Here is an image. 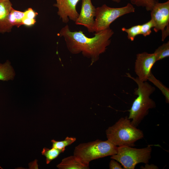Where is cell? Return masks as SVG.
<instances>
[{"label": "cell", "mask_w": 169, "mask_h": 169, "mask_svg": "<svg viewBox=\"0 0 169 169\" xmlns=\"http://www.w3.org/2000/svg\"><path fill=\"white\" fill-rule=\"evenodd\" d=\"M114 33L110 28L95 33L94 36L88 38L82 31H71L68 24L62 28L59 33L63 37L69 51L74 54L82 52L84 56L97 60L100 54L105 52L111 42Z\"/></svg>", "instance_id": "cell-1"}, {"label": "cell", "mask_w": 169, "mask_h": 169, "mask_svg": "<svg viewBox=\"0 0 169 169\" xmlns=\"http://www.w3.org/2000/svg\"><path fill=\"white\" fill-rule=\"evenodd\" d=\"M126 76L133 80L137 84L138 88L134 90V94L137 95L129 110V119H131V124L136 127L139 125L144 118L147 115L149 110L156 107L155 101L150 98L155 90V88L146 81L142 82L137 77L135 78L129 73Z\"/></svg>", "instance_id": "cell-2"}, {"label": "cell", "mask_w": 169, "mask_h": 169, "mask_svg": "<svg viewBox=\"0 0 169 169\" xmlns=\"http://www.w3.org/2000/svg\"><path fill=\"white\" fill-rule=\"evenodd\" d=\"M107 140L118 146H135V143L142 138V131L131 124L127 116L120 118L106 131Z\"/></svg>", "instance_id": "cell-3"}, {"label": "cell", "mask_w": 169, "mask_h": 169, "mask_svg": "<svg viewBox=\"0 0 169 169\" xmlns=\"http://www.w3.org/2000/svg\"><path fill=\"white\" fill-rule=\"evenodd\" d=\"M117 147L108 140H97L80 144L75 147L74 155L84 163L89 164L93 160L116 154Z\"/></svg>", "instance_id": "cell-4"}, {"label": "cell", "mask_w": 169, "mask_h": 169, "mask_svg": "<svg viewBox=\"0 0 169 169\" xmlns=\"http://www.w3.org/2000/svg\"><path fill=\"white\" fill-rule=\"evenodd\" d=\"M151 151L150 145L140 149L129 146H118L117 153L110 158L120 163L123 169H134L138 163L149 162Z\"/></svg>", "instance_id": "cell-5"}, {"label": "cell", "mask_w": 169, "mask_h": 169, "mask_svg": "<svg viewBox=\"0 0 169 169\" xmlns=\"http://www.w3.org/2000/svg\"><path fill=\"white\" fill-rule=\"evenodd\" d=\"M95 18L93 28V32H98L110 28V25L118 18L135 12L132 4L128 3L120 8H111L105 4L95 8Z\"/></svg>", "instance_id": "cell-6"}, {"label": "cell", "mask_w": 169, "mask_h": 169, "mask_svg": "<svg viewBox=\"0 0 169 169\" xmlns=\"http://www.w3.org/2000/svg\"><path fill=\"white\" fill-rule=\"evenodd\" d=\"M151 15L154 30L155 32L161 30L163 41L169 34V29L167 28L169 26V0L162 3L156 2L151 11Z\"/></svg>", "instance_id": "cell-7"}, {"label": "cell", "mask_w": 169, "mask_h": 169, "mask_svg": "<svg viewBox=\"0 0 169 169\" xmlns=\"http://www.w3.org/2000/svg\"><path fill=\"white\" fill-rule=\"evenodd\" d=\"M156 62L154 54L144 52L137 54L135 64V71L138 78L142 82L147 80L151 73V69Z\"/></svg>", "instance_id": "cell-8"}, {"label": "cell", "mask_w": 169, "mask_h": 169, "mask_svg": "<svg viewBox=\"0 0 169 169\" xmlns=\"http://www.w3.org/2000/svg\"><path fill=\"white\" fill-rule=\"evenodd\" d=\"M56 3L53 6L58 8V15L62 22L67 23L69 19L75 22L78 18L79 14L76 7L80 0H56Z\"/></svg>", "instance_id": "cell-9"}, {"label": "cell", "mask_w": 169, "mask_h": 169, "mask_svg": "<svg viewBox=\"0 0 169 169\" xmlns=\"http://www.w3.org/2000/svg\"><path fill=\"white\" fill-rule=\"evenodd\" d=\"M96 8L93 5L91 0H82L80 12L75 23L85 27L89 33H93L94 17Z\"/></svg>", "instance_id": "cell-10"}, {"label": "cell", "mask_w": 169, "mask_h": 169, "mask_svg": "<svg viewBox=\"0 0 169 169\" xmlns=\"http://www.w3.org/2000/svg\"><path fill=\"white\" fill-rule=\"evenodd\" d=\"M12 5L10 0H0V33L12 31L13 26L9 21L8 17Z\"/></svg>", "instance_id": "cell-11"}, {"label": "cell", "mask_w": 169, "mask_h": 169, "mask_svg": "<svg viewBox=\"0 0 169 169\" xmlns=\"http://www.w3.org/2000/svg\"><path fill=\"white\" fill-rule=\"evenodd\" d=\"M89 166L74 155L63 159L57 167L59 169H88Z\"/></svg>", "instance_id": "cell-12"}, {"label": "cell", "mask_w": 169, "mask_h": 169, "mask_svg": "<svg viewBox=\"0 0 169 169\" xmlns=\"http://www.w3.org/2000/svg\"><path fill=\"white\" fill-rule=\"evenodd\" d=\"M15 75L11 63L7 60L4 63H0V80L8 81L14 79Z\"/></svg>", "instance_id": "cell-13"}, {"label": "cell", "mask_w": 169, "mask_h": 169, "mask_svg": "<svg viewBox=\"0 0 169 169\" xmlns=\"http://www.w3.org/2000/svg\"><path fill=\"white\" fill-rule=\"evenodd\" d=\"M24 17V12L15 10L13 8L9 15L8 20L13 27L19 28L23 25L22 20Z\"/></svg>", "instance_id": "cell-14"}, {"label": "cell", "mask_w": 169, "mask_h": 169, "mask_svg": "<svg viewBox=\"0 0 169 169\" xmlns=\"http://www.w3.org/2000/svg\"><path fill=\"white\" fill-rule=\"evenodd\" d=\"M147 80L152 83L161 91L166 99V102L169 103V89L164 85L160 81L157 79L153 74L152 72L148 77Z\"/></svg>", "instance_id": "cell-15"}, {"label": "cell", "mask_w": 169, "mask_h": 169, "mask_svg": "<svg viewBox=\"0 0 169 169\" xmlns=\"http://www.w3.org/2000/svg\"><path fill=\"white\" fill-rule=\"evenodd\" d=\"M65 150H60L52 147L49 149L44 148L41 152L42 154L46 158V164H48L53 160L56 158L61 153L63 152Z\"/></svg>", "instance_id": "cell-16"}, {"label": "cell", "mask_w": 169, "mask_h": 169, "mask_svg": "<svg viewBox=\"0 0 169 169\" xmlns=\"http://www.w3.org/2000/svg\"><path fill=\"white\" fill-rule=\"evenodd\" d=\"M154 53L156 61H159L169 56V41L163 44L156 49Z\"/></svg>", "instance_id": "cell-17"}, {"label": "cell", "mask_w": 169, "mask_h": 169, "mask_svg": "<svg viewBox=\"0 0 169 169\" xmlns=\"http://www.w3.org/2000/svg\"><path fill=\"white\" fill-rule=\"evenodd\" d=\"M76 140L75 137L67 136L63 141H57L54 140L51 141L52 147L60 150H65L66 146L69 145L74 142Z\"/></svg>", "instance_id": "cell-18"}, {"label": "cell", "mask_w": 169, "mask_h": 169, "mask_svg": "<svg viewBox=\"0 0 169 169\" xmlns=\"http://www.w3.org/2000/svg\"><path fill=\"white\" fill-rule=\"evenodd\" d=\"M131 3L138 7L145 8L147 11H151L158 0H130Z\"/></svg>", "instance_id": "cell-19"}, {"label": "cell", "mask_w": 169, "mask_h": 169, "mask_svg": "<svg viewBox=\"0 0 169 169\" xmlns=\"http://www.w3.org/2000/svg\"><path fill=\"white\" fill-rule=\"evenodd\" d=\"M121 30L127 33V37L131 41H133L136 36L141 34V25L132 26L128 28H123Z\"/></svg>", "instance_id": "cell-20"}, {"label": "cell", "mask_w": 169, "mask_h": 169, "mask_svg": "<svg viewBox=\"0 0 169 169\" xmlns=\"http://www.w3.org/2000/svg\"><path fill=\"white\" fill-rule=\"evenodd\" d=\"M154 27V23L151 19L146 23L141 25V34L144 37L150 35L151 32V28Z\"/></svg>", "instance_id": "cell-21"}, {"label": "cell", "mask_w": 169, "mask_h": 169, "mask_svg": "<svg viewBox=\"0 0 169 169\" xmlns=\"http://www.w3.org/2000/svg\"><path fill=\"white\" fill-rule=\"evenodd\" d=\"M24 17L30 19H35L38 13L32 8H28L24 12Z\"/></svg>", "instance_id": "cell-22"}, {"label": "cell", "mask_w": 169, "mask_h": 169, "mask_svg": "<svg viewBox=\"0 0 169 169\" xmlns=\"http://www.w3.org/2000/svg\"><path fill=\"white\" fill-rule=\"evenodd\" d=\"M36 21L35 19H30L24 17L22 20V24L27 27H30L34 25Z\"/></svg>", "instance_id": "cell-23"}, {"label": "cell", "mask_w": 169, "mask_h": 169, "mask_svg": "<svg viewBox=\"0 0 169 169\" xmlns=\"http://www.w3.org/2000/svg\"><path fill=\"white\" fill-rule=\"evenodd\" d=\"M110 169H123L121 165H120L118 161L112 159L110 161L109 165Z\"/></svg>", "instance_id": "cell-24"}, {"label": "cell", "mask_w": 169, "mask_h": 169, "mask_svg": "<svg viewBox=\"0 0 169 169\" xmlns=\"http://www.w3.org/2000/svg\"><path fill=\"white\" fill-rule=\"evenodd\" d=\"M140 168L142 169H159L158 167L156 165H155L153 164L150 165L148 164V163L146 164L144 166H141Z\"/></svg>", "instance_id": "cell-25"}, {"label": "cell", "mask_w": 169, "mask_h": 169, "mask_svg": "<svg viewBox=\"0 0 169 169\" xmlns=\"http://www.w3.org/2000/svg\"><path fill=\"white\" fill-rule=\"evenodd\" d=\"M112 1L116 3H120L121 0H111Z\"/></svg>", "instance_id": "cell-26"}]
</instances>
